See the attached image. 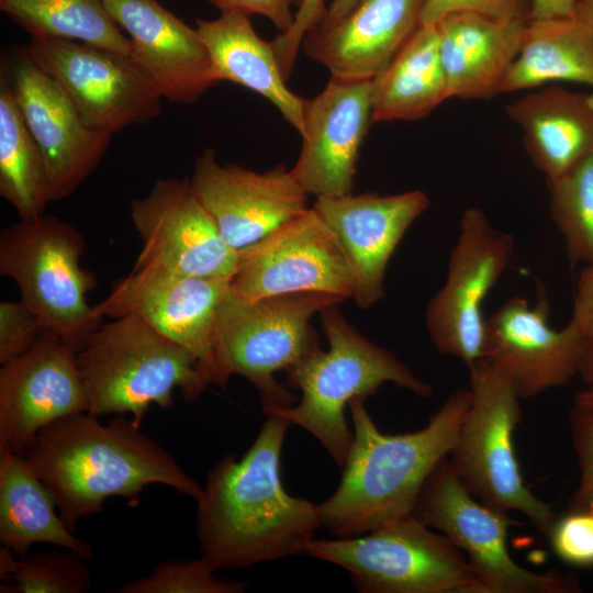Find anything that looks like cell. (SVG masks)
I'll use <instances>...</instances> for the list:
<instances>
[{
    "label": "cell",
    "mask_w": 593,
    "mask_h": 593,
    "mask_svg": "<svg viewBox=\"0 0 593 593\" xmlns=\"http://www.w3.org/2000/svg\"><path fill=\"white\" fill-rule=\"evenodd\" d=\"M231 292L245 300L294 292L353 298L354 282L337 240L314 208L237 250Z\"/></svg>",
    "instance_id": "14"
},
{
    "label": "cell",
    "mask_w": 593,
    "mask_h": 593,
    "mask_svg": "<svg viewBox=\"0 0 593 593\" xmlns=\"http://www.w3.org/2000/svg\"><path fill=\"white\" fill-rule=\"evenodd\" d=\"M90 414L132 415L139 426L152 404L167 410L179 389L187 402L209 387L197 360L136 315L102 323L77 351Z\"/></svg>",
    "instance_id": "5"
},
{
    "label": "cell",
    "mask_w": 593,
    "mask_h": 593,
    "mask_svg": "<svg viewBox=\"0 0 593 593\" xmlns=\"http://www.w3.org/2000/svg\"><path fill=\"white\" fill-rule=\"evenodd\" d=\"M326 9L325 0H302L294 14L291 29L286 33L278 34L271 42L286 79L293 70L303 37L321 22Z\"/></svg>",
    "instance_id": "39"
},
{
    "label": "cell",
    "mask_w": 593,
    "mask_h": 593,
    "mask_svg": "<svg viewBox=\"0 0 593 593\" xmlns=\"http://www.w3.org/2000/svg\"><path fill=\"white\" fill-rule=\"evenodd\" d=\"M578 0H532L530 19L572 16Z\"/></svg>",
    "instance_id": "42"
},
{
    "label": "cell",
    "mask_w": 593,
    "mask_h": 593,
    "mask_svg": "<svg viewBox=\"0 0 593 593\" xmlns=\"http://www.w3.org/2000/svg\"><path fill=\"white\" fill-rule=\"evenodd\" d=\"M304 556L344 569L360 593H484L466 555L414 514L358 536L314 538Z\"/></svg>",
    "instance_id": "6"
},
{
    "label": "cell",
    "mask_w": 593,
    "mask_h": 593,
    "mask_svg": "<svg viewBox=\"0 0 593 593\" xmlns=\"http://www.w3.org/2000/svg\"><path fill=\"white\" fill-rule=\"evenodd\" d=\"M83 235L57 216L20 220L0 232V273L20 300L76 353L102 324L87 301L93 273L80 266Z\"/></svg>",
    "instance_id": "8"
},
{
    "label": "cell",
    "mask_w": 593,
    "mask_h": 593,
    "mask_svg": "<svg viewBox=\"0 0 593 593\" xmlns=\"http://www.w3.org/2000/svg\"><path fill=\"white\" fill-rule=\"evenodd\" d=\"M523 132L533 165L548 181L593 155V94L557 83L525 93L505 107Z\"/></svg>",
    "instance_id": "24"
},
{
    "label": "cell",
    "mask_w": 593,
    "mask_h": 593,
    "mask_svg": "<svg viewBox=\"0 0 593 593\" xmlns=\"http://www.w3.org/2000/svg\"><path fill=\"white\" fill-rule=\"evenodd\" d=\"M526 22L455 12L435 23L449 97L486 100L499 94Z\"/></svg>",
    "instance_id": "25"
},
{
    "label": "cell",
    "mask_w": 593,
    "mask_h": 593,
    "mask_svg": "<svg viewBox=\"0 0 593 593\" xmlns=\"http://www.w3.org/2000/svg\"><path fill=\"white\" fill-rule=\"evenodd\" d=\"M549 184V213L573 262L593 264V155Z\"/></svg>",
    "instance_id": "32"
},
{
    "label": "cell",
    "mask_w": 593,
    "mask_h": 593,
    "mask_svg": "<svg viewBox=\"0 0 593 593\" xmlns=\"http://www.w3.org/2000/svg\"><path fill=\"white\" fill-rule=\"evenodd\" d=\"M31 37H58L132 54V44L101 0H0Z\"/></svg>",
    "instance_id": "31"
},
{
    "label": "cell",
    "mask_w": 593,
    "mask_h": 593,
    "mask_svg": "<svg viewBox=\"0 0 593 593\" xmlns=\"http://www.w3.org/2000/svg\"><path fill=\"white\" fill-rule=\"evenodd\" d=\"M24 47L94 131L113 135L161 114L164 97L132 55L58 37H31Z\"/></svg>",
    "instance_id": "12"
},
{
    "label": "cell",
    "mask_w": 593,
    "mask_h": 593,
    "mask_svg": "<svg viewBox=\"0 0 593 593\" xmlns=\"http://www.w3.org/2000/svg\"><path fill=\"white\" fill-rule=\"evenodd\" d=\"M455 12H473L505 22H526L532 0H425L419 24L430 25Z\"/></svg>",
    "instance_id": "37"
},
{
    "label": "cell",
    "mask_w": 593,
    "mask_h": 593,
    "mask_svg": "<svg viewBox=\"0 0 593 593\" xmlns=\"http://www.w3.org/2000/svg\"><path fill=\"white\" fill-rule=\"evenodd\" d=\"M468 369L471 400L448 455L450 467L478 501L505 513L517 511L548 536L557 515L527 488L514 451L521 399L484 359Z\"/></svg>",
    "instance_id": "7"
},
{
    "label": "cell",
    "mask_w": 593,
    "mask_h": 593,
    "mask_svg": "<svg viewBox=\"0 0 593 593\" xmlns=\"http://www.w3.org/2000/svg\"><path fill=\"white\" fill-rule=\"evenodd\" d=\"M575 404L593 409V384L588 385L575 396Z\"/></svg>",
    "instance_id": "46"
},
{
    "label": "cell",
    "mask_w": 593,
    "mask_h": 593,
    "mask_svg": "<svg viewBox=\"0 0 593 593\" xmlns=\"http://www.w3.org/2000/svg\"><path fill=\"white\" fill-rule=\"evenodd\" d=\"M191 184L222 237L238 250L307 209L309 193L291 169L257 172L221 165L212 148L197 158Z\"/></svg>",
    "instance_id": "20"
},
{
    "label": "cell",
    "mask_w": 593,
    "mask_h": 593,
    "mask_svg": "<svg viewBox=\"0 0 593 593\" xmlns=\"http://www.w3.org/2000/svg\"><path fill=\"white\" fill-rule=\"evenodd\" d=\"M55 500L18 454L0 451V544L23 557L45 542L72 550L90 561L92 546L74 535L55 513Z\"/></svg>",
    "instance_id": "28"
},
{
    "label": "cell",
    "mask_w": 593,
    "mask_h": 593,
    "mask_svg": "<svg viewBox=\"0 0 593 593\" xmlns=\"http://www.w3.org/2000/svg\"><path fill=\"white\" fill-rule=\"evenodd\" d=\"M413 514L430 528L440 530L468 558L484 593H578L573 575L558 571L534 572L519 566L507 548L514 524L508 513L473 497L443 458L424 482Z\"/></svg>",
    "instance_id": "10"
},
{
    "label": "cell",
    "mask_w": 593,
    "mask_h": 593,
    "mask_svg": "<svg viewBox=\"0 0 593 593\" xmlns=\"http://www.w3.org/2000/svg\"><path fill=\"white\" fill-rule=\"evenodd\" d=\"M548 306L514 296L485 318L482 359L510 383L519 399L567 384L579 374L589 339L570 321L556 329Z\"/></svg>",
    "instance_id": "16"
},
{
    "label": "cell",
    "mask_w": 593,
    "mask_h": 593,
    "mask_svg": "<svg viewBox=\"0 0 593 593\" xmlns=\"http://www.w3.org/2000/svg\"><path fill=\"white\" fill-rule=\"evenodd\" d=\"M20 456L47 486L72 533L81 518L102 512L111 496L135 500L150 484L194 501L202 492L168 451L122 416L105 425L89 412L55 419Z\"/></svg>",
    "instance_id": "2"
},
{
    "label": "cell",
    "mask_w": 593,
    "mask_h": 593,
    "mask_svg": "<svg viewBox=\"0 0 593 593\" xmlns=\"http://www.w3.org/2000/svg\"><path fill=\"white\" fill-rule=\"evenodd\" d=\"M580 479L570 510L593 511V409L574 403L569 414Z\"/></svg>",
    "instance_id": "38"
},
{
    "label": "cell",
    "mask_w": 593,
    "mask_h": 593,
    "mask_svg": "<svg viewBox=\"0 0 593 593\" xmlns=\"http://www.w3.org/2000/svg\"><path fill=\"white\" fill-rule=\"evenodd\" d=\"M0 194L20 220L35 219L51 201L45 161L32 136L9 78L0 85Z\"/></svg>",
    "instance_id": "30"
},
{
    "label": "cell",
    "mask_w": 593,
    "mask_h": 593,
    "mask_svg": "<svg viewBox=\"0 0 593 593\" xmlns=\"http://www.w3.org/2000/svg\"><path fill=\"white\" fill-rule=\"evenodd\" d=\"M195 29L209 52L214 83L231 81L262 96L303 133L304 99L287 87L272 43L258 36L249 16L198 19Z\"/></svg>",
    "instance_id": "26"
},
{
    "label": "cell",
    "mask_w": 593,
    "mask_h": 593,
    "mask_svg": "<svg viewBox=\"0 0 593 593\" xmlns=\"http://www.w3.org/2000/svg\"><path fill=\"white\" fill-rule=\"evenodd\" d=\"M359 1L360 0H333L318 24L329 25L337 22L345 16Z\"/></svg>",
    "instance_id": "43"
},
{
    "label": "cell",
    "mask_w": 593,
    "mask_h": 593,
    "mask_svg": "<svg viewBox=\"0 0 593 593\" xmlns=\"http://www.w3.org/2000/svg\"><path fill=\"white\" fill-rule=\"evenodd\" d=\"M131 220L142 240L133 268L232 279L237 250L222 237L190 180L159 179L131 202Z\"/></svg>",
    "instance_id": "15"
},
{
    "label": "cell",
    "mask_w": 593,
    "mask_h": 593,
    "mask_svg": "<svg viewBox=\"0 0 593 593\" xmlns=\"http://www.w3.org/2000/svg\"><path fill=\"white\" fill-rule=\"evenodd\" d=\"M132 44V57L164 99L190 104L215 85L209 52L198 32L158 0H101Z\"/></svg>",
    "instance_id": "22"
},
{
    "label": "cell",
    "mask_w": 593,
    "mask_h": 593,
    "mask_svg": "<svg viewBox=\"0 0 593 593\" xmlns=\"http://www.w3.org/2000/svg\"><path fill=\"white\" fill-rule=\"evenodd\" d=\"M579 376L586 383L593 384V340H589L581 358Z\"/></svg>",
    "instance_id": "44"
},
{
    "label": "cell",
    "mask_w": 593,
    "mask_h": 593,
    "mask_svg": "<svg viewBox=\"0 0 593 593\" xmlns=\"http://www.w3.org/2000/svg\"><path fill=\"white\" fill-rule=\"evenodd\" d=\"M560 81L593 87V35L575 15L529 19L500 93Z\"/></svg>",
    "instance_id": "29"
},
{
    "label": "cell",
    "mask_w": 593,
    "mask_h": 593,
    "mask_svg": "<svg viewBox=\"0 0 593 593\" xmlns=\"http://www.w3.org/2000/svg\"><path fill=\"white\" fill-rule=\"evenodd\" d=\"M574 15L593 35V0H578Z\"/></svg>",
    "instance_id": "45"
},
{
    "label": "cell",
    "mask_w": 593,
    "mask_h": 593,
    "mask_svg": "<svg viewBox=\"0 0 593 593\" xmlns=\"http://www.w3.org/2000/svg\"><path fill=\"white\" fill-rule=\"evenodd\" d=\"M556 555L575 567L593 566V511L570 510L557 517L548 536Z\"/></svg>",
    "instance_id": "35"
},
{
    "label": "cell",
    "mask_w": 593,
    "mask_h": 593,
    "mask_svg": "<svg viewBox=\"0 0 593 593\" xmlns=\"http://www.w3.org/2000/svg\"><path fill=\"white\" fill-rule=\"evenodd\" d=\"M337 305L318 313L328 349H316L284 372L287 385L300 390V399L265 415L282 417L310 433L343 468L354 436L345 411L354 399L374 395L387 382L421 398L432 396L434 387L417 378L394 353L365 337Z\"/></svg>",
    "instance_id": "4"
},
{
    "label": "cell",
    "mask_w": 593,
    "mask_h": 593,
    "mask_svg": "<svg viewBox=\"0 0 593 593\" xmlns=\"http://www.w3.org/2000/svg\"><path fill=\"white\" fill-rule=\"evenodd\" d=\"M46 331L40 317L21 300L0 303V365L29 351Z\"/></svg>",
    "instance_id": "36"
},
{
    "label": "cell",
    "mask_w": 593,
    "mask_h": 593,
    "mask_svg": "<svg viewBox=\"0 0 593 593\" xmlns=\"http://www.w3.org/2000/svg\"><path fill=\"white\" fill-rule=\"evenodd\" d=\"M248 582L215 575L212 567L200 556L191 560H167L146 577L127 581L119 593H243Z\"/></svg>",
    "instance_id": "34"
},
{
    "label": "cell",
    "mask_w": 593,
    "mask_h": 593,
    "mask_svg": "<svg viewBox=\"0 0 593 593\" xmlns=\"http://www.w3.org/2000/svg\"><path fill=\"white\" fill-rule=\"evenodd\" d=\"M450 99L435 24H419L371 79V121H415Z\"/></svg>",
    "instance_id": "27"
},
{
    "label": "cell",
    "mask_w": 593,
    "mask_h": 593,
    "mask_svg": "<svg viewBox=\"0 0 593 593\" xmlns=\"http://www.w3.org/2000/svg\"><path fill=\"white\" fill-rule=\"evenodd\" d=\"M88 560L72 550L42 551L20 557L3 593H86L92 585Z\"/></svg>",
    "instance_id": "33"
},
{
    "label": "cell",
    "mask_w": 593,
    "mask_h": 593,
    "mask_svg": "<svg viewBox=\"0 0 593 593\" xmlns=\"http://www.w3.org/2000/svg\"><path fill=\"white\" fill-rule=\"evenodd\" d=\"M425 0H360L345 16L316 25L301 48L332 78L371 80L419 25Z\"/></svg>",
    "instance_id": "23"
},
{
    "label": "cell",
    "mask_w": 593,
    "mask_h": 593,
    "mask_svg": "<svg viewBox=\"0 0 593 593\" xmlns=\"http://www.w3.org/2000/svg\"><path fill=\"white\" fill-rule=\"evenodd\" d=\"M515 248L511 234L494 227L478 208L467 209L450 250L443 287L427 304L425 321L436 349L467 366L481 359L482 305L507 269Z\"/></svg>",
    "instance_id": "13"
},
{
    "label": "cell",
    "mask_w": 593,
    "mask_h": 593,
    "mask_svg": "<svg viewBox=\"0 0 593 593\" xmlns=\"http://www.w3.org/2000/svg\"><path fill=\"white\" fill-rule=\"evenodd\" d=\"M570 321L593 340V264L585 265L579 275Z\"/></svg>",
    "instance_id": "41"
},
{
    "label": "cell",
    "mask_w": 593,
    "mask_h": 593,
    "mask_svg": "<svg viewBox=\"0 0 593 593\" xmlns=\"http://www.w3.org/2000/svg\"><path fill=\"white\" fill-rule=\"evenodd\" d=\"M221 14L262 15L270 20L279 34L288 32L294 22V0H208Z\"/></svg>",
    "instance_id": "40"
},
{
    "label": "cell",
    "mask_w": 593,
    "mask_h": 593,
    "mask_svg": "<svg viewBox=\"0 0 593 593\" xmlns=\"http://www.w3.org/2000/svg\"><path fill=\"white\" fill-rule=\"evenodd\" d=\"M230 282L154 267L133 268L93 305V313L101 320L141 317L192 354L209 383L224 389L232 373L222 355L216 321Z\"/></svg>",
    "instance_id": "11"
},
{
    "label": "cell",
    "mask_w": 593,
    "mask_h": 593,
    "mask_svg": "<svg viewBox=\"0 0 593 593\" xmlns=\"http://www.w3.org/2000/svg\"><path fill=\"white\" fill-rule=\"evenodd\" d=\"M12 57L9 82L43 155L51 201L66 199L94 171L112 135L94 131L82 121L58 82L25 47Z\"/></svg>",
    "instance_id": "17"
},
{
    "label": "cell",
    "mask_w": 593,
    "mask_h": 593,
    "mask_svg": "<svg viewBox=\"0 0 593 593\" xmlns=\"http://www.w3.org/2000/svg\"><path fill=\"white\" fill-rule=\"evenodd\" d=\"M294 2H295V5L299 7L301 4L302 0H294Z\"/></svg>",
    "instance_id": "47"
},
{
    "label": "cell",
    "mask_w": 593,
    "mask_h": 593,
    "mask_svg": "<svg viewBox=\"0 0 593 593\" xmlns=\"http://www.w3.org/2000/svg\"><path fill=\"white\" fill-rule=\"evenodd\" d=\"M291 424L268 415L251 446L237 460L220 459L195 500L201 557L217 572L304 555L322 528L317 504L289 494L280 471Z\"/></svg>",
    "instance_id": "1"
},
{
    "label": "cell",
    "mask_w": 593,
    "mask_h": 593,
    "mask_svg": "<svg viewBox=\"0 0 593 593\" xmlns=\"http://www.w3.org/2000/svg\"><path fill=\"white\" fill-rule=\"evenodd\" d=\"M345 299L323 292H294L245 300L231 292L217 310V333L224 360L233 374L258 391L262 412L288 407L299 400L275 379L320 348L311 318Z\"/></svg>",
    "instance_id": "9"
},
{
    "label": "cell",
    "mask_w": 593,
    "mask_h": 593,
    "mask_svg": "<svg viewBox=\"0 0 593 593\" xmlns=\"http://www.w3.org/2000/svg\"><path fill=\"white\" fill-rule=\"evenodd\" d=\"M428 205L429 198L422 190L316 198L313 208L337 240L359 307L369 309L384 296L388 264L407 230Z\"/></svg>",
    "instance_id": "19"
},
{
    "label": "cell",
    "mask_w": 593,
    "mask_h": 593,
    "mask_svg": "<svg viewBox=\"0 0 593 593\" xmlns=\"http://www.w3.org/2000/svg\"><path fill=\"white\" fill-rule=\"evenodd\" d=\"M88 407L77 353L46 329L0 368V451L20 455L41 428Z\"/></svg>",
    "instance_id": "18"
},
{
    "label": "cell",
    "mask_w": 593,
    "mask_h": 593,
    "mask_svg": "<svg viewBox=\"0 0 593 593\" xmlns=\"http://www.w3.org/2000/svg\"><path fill=\"white\" fill-rule=\"evenodd\" d=\"M371 122V80L331 77L317 96L304 99L302 146L291 172L309 194L353 193Z\"/></svg>",
    "instance_id": "21"
},
{
    "label": "cell",
    "mask_w": 593,
    "mask_h": 593,
    "mask_svg": "<svg viewBox=\"0 0 593 593\" xmlns=\"http://www.w3.org/2000/svg\"><path fill=\"white\" fill-rule=\"evenodd\" d=\"M470 400V390H457L423 428L389 435L372 421L366 399H354L348 405L354 436L342 478L317 504L322 528L351 537L413 514L424 482L449 455Z\"/></svg>",
    "instance_id": "3"
}]
</instances>
